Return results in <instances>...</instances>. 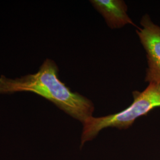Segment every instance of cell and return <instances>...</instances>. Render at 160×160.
<instances>
[{"mask_svg": "<svg viewBox=\"0 0 160 160\" xmlns=\"http://www.w3.org/2000/svg\"><path fill=\"white\" fill-rule=\"evenodd\" d=\"M90 3L102 14L111 29H119L126 24L138 28L127 14L128 7L122 0H91Z\"/></svg>", "mask_w": 160, "mask_h": 160, "instance_id": "277c9868", "label": "cell"}, {"mask_svg": "<svg viewBox=\"0 0 160 160\" xmlns=\"http://www.w3.org/2000/svg\"><path fill=\"white\" fill-rule=\"evenodd\" d=\"M142 28L136 33L146 52L148 67L145 81L160 84V26L152 22L148 14L142 17Z\"/></svg>", "mask_w": 160, "mask_h": 160, "instance_id": "3957f363", "label": "cell"}, {"mask_svg": "<svg viewBox=\"0 0 160 160\" xmlns=\"http://www.w3.org/2000/svg\"><path fill=\"white\" fill-rule=\"evenodd\" d=\"M31 92L53 103L59 109L82 124L92 116L94 106L88 98L72 92L58 77V67L46 59L39 71L20 78L0 76V94Z\"/></svg>", "mask_w": 160, "mask_h": 160, "instance_id": "6da1fadb", "label": "cell"}, {"mask_svg": "<svg viewBox=\"0 0 160 160\" xmlns=\"http://www.w3.org/2000/svg\"><path fill=\"white\" fill-rule=\"evenodd\" d=\"M133 101L131 104L118 113L102 117L92 116L82 124L81 146L91 141L104 129L115 128L126 129L138 118L145 116L155 108H160V84L150 82L143 90L132 92Z\"/></svg>", "mask_w": 160, "mask_h": 160, "instance_id": "7a4b0ae2", "label": "cell"}]
</instances>
